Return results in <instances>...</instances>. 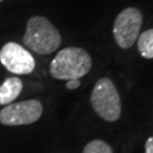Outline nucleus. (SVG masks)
<instances>
[{"mask_svg":"<svg viewBox=\"0 0 153 153\" xmlns=\"http://www.w3.org/2000/svg\"><path fill=\"white\" fill-rule=\"evenodd\" d=\"M92 68V58L82 48L60 50L50 64V74L56 79L71 81L84 77Z\"/></svg>","mask_w":153,"mask_h":153,"instance_id":"1","label":"nucleus"},{"mask_svg":"<svg viewBox=\"0 0 153 153\" xmlns=\"http://www.w3.org/2000/svg\"><path fill=\"white\" fill-rule=\"evenodd\" d=\"M23 42L35 53L49 55L59 48L61 36L57 27L48 18L33 16L27 21Z\"/></svg>","mask_w":153,"mask_h":153,"instance_id":"2","label":"nucleus"},{"mask_svg":"<svg viewBox=\"0 0 153 153\" xmlns=\"http://www.w3.org/2000/svg\"><path fill=\"white\" fill-rule=\"evenodd\" d=\"M90 100L93 110L103 120L114 123L120 118V95L110 78L103 77L95 83Z\"/></svg>","mask_w":153,"mask_h":153,"instance_id":"3","label":"nucleus"},{"mask_svg":"<svg viewBox=\"0 0 153 153\" xmlns=\"http://www.w3.org/2000/svg\"><path fill=\"white\" fill-rule=\"evenodd\" d=\"M142 23L143 15L137 8L128 7L120 11L116 17L112 28L117 45L121 49L131 48L140 35Z\"/></svg>","mask_w":153,"mask_h":153,"instance_id":"4","label":"nucleus"},{"mask_svg":"<svg viewBox=\"0 0 153 153\" xmlns=\"http://www.w3.org/2000/svg\"><path fill=\"white\" fill-rule=\"evenodd\" d=\"M43 107L39 100H26L6 105L0 111V123L6 126L30 125L40 119Z\"/></svg>","mask_w":153,"mask_h":153,"instance_id":"5","label":"nucleus"},{"mask_svg":"<svg viewBox=\"0 0 153 153\" xmlns=\"http://www.w3.org/2000/svg\"><path fill=\"white\" fill-rule=\"evenodd\" d=\"M0 62L7 71L17 75L31 74L35 68L34 57L28 50L15 42H8L1 48Z\"/></svg>","mask_w":153,"mask_h":153,"instance_id":"6","label":"nucleus"},{"mask_svg":"<svg viewBox=\"0 0 153 153\" xmlns=\"http://www.w3.org/2000/svg\"><path fill=\"white\" fill-rule=\"evenodd\" d=\"M23 83L18 77H9L0 85V105H8L21 94Z\"/></svg>","mask_w":153,"mask_h":153,"instance_id":"7","label":"nucleus"},{"mask_svg":"<svg viewBox=\"0 0 153 153\" xmlns=\"http://www.w3.org/2000/svg\"><path fill=\"white\" fill-rule=\"evenodd\" d=\"M137 49L140 53L146 58L152 59L153 58V28L144 31L142 34L137 38Z\"/></svg>","mask_w":153,"mask_h":153,"instance_id":"8","label":"nucleus"},{"mask_svg":"<svg viewBox=\"0 0 153 153\" xmlns=\"http://www.w3.org/2000/svg\"><path fill=\"white\" fill-rule=\"evenodd\" d=\"M83 153H114L112 149L102 140H93L88 142L83 150Z\"/></svg>","mask_w":153,"mask_h":153,"instance_id":"9","label":"nucleus"},{"mask_svg":"<svg viewBox=\"0 0 153 153\" xmlns=\"http://www.w3.org/2000/svg\"><path fill=\"white\" fill-rule=\"evenodd\" d=\"M79 85H81L79 79H71V81H67L66 83V88L68 90H75V88H79Z\"/></svg>","mask_w":153,"mask_h":153,"instance_id":"10","label":"nucleus"},{"mask_svg":"<svg viewBox=\"0 0 153 153\" xmlns=\"http://www.w3.org/2000/svg\"><path fill=\"white\" fill-rule=\"evenodd\" d=\"M144 153H153V136L149 137L148 140H146Z\"/></svg>","mask_w":153,"mask_h":153,"instance_id":"11","label":"nucleus"},{"mask_svg":"<svg viewBox=\"0 0 153 153\" xmlns=\"http://www.w3.org/2000/svg\"><path fill=\"white\" fill-rule=\"evenodd\" d=\"M1 1H4V0H0V2H1Z\"/></svg>","mask_w":153,"mask_h":153,"instance_id":"12","label":"nucleus"}]
</instances>
